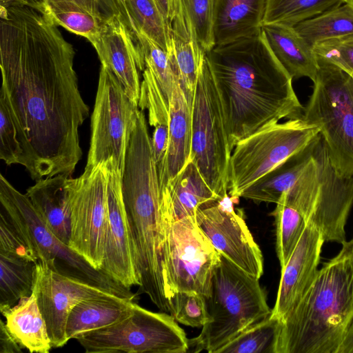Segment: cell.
<instances>
[{
    "instance_id": "obj_1",
    "label": "cell",
    "mask_w": 353,
    "mask_h": 353,
    "mask_svg": "<svg viewBox=\"0 0 353 353\" xmlns=\"http://www.w3.org/2000/svg\"><path fill=\"white\" fill-rule=\"evenodd\" d=\"M0 94L17 129L23 165L36 181L71 176L82 156L79 130L89 114L74 48L30 7L0 6Z\"/></svg>"
},
{
    "instance_id": "obj_2",
    "label": "cell",
    "mask_w": 353,
    "mask_h": 353,
    "mask_svg": "<svg viewBox=\"0 0 353 353\" xmlns=\"http://www.w3.org/2000/svg\"><path fill=\"white\" fill-rule=\"evenodd\" d=\"M218 90L229 145L281 119L303 117L293 79L261 30L206 52Z\"/></svg>"
},
{
    "instance_id": "obj_3",
    "label": "cell",
    "mask_w": 353,
    "mask_h": 353,
    "mask_svg": "<svg viewBox=\"0 0 353 353\" xmlns=\"http://www.w3.org/2000/svg\"><path fill=\"white\" fill-rule=\"evenodd\" d=\"M353 320V238L281 322L274 353H337Z\"/></svg>"
},
{
    "instance_id": "obj_4",
    "label": "cell",
    "mask_w": 353,
    "mask_h": 353,
    "mask_svg": "<svg viewBox=\"0 0 353 353\" xmlns=\"http://www.w3.org/2000/svg\"><path fill=\"white\" fill-rule=\"evenodd\" d=\"M205 303L210 321L196 337L189 339V347L194 352L205 350L215 353L241 332L272 313L259 279L222 255L213 273Z\"/></svg>"
},
{
    "instance_id": "obj_5",
    "label": "cell",
    "mask_w": 353,
    "mask_h": 353,
    "mask_svg": "<svg viewBox=\"0 0 353 353\" xmlns=\"http://www.w3.org/2000/svg\"><path fill=\"white\" fill-rule=\"evenodd\" d=\"M1 213L39 261L63 274L80 279L134 299L130 289L120 285L60 240L46 225L26 194L0 175Z\"/></svg>"
},
{
    "instance_id": "obj_6",
    "label": "cell",
    "mask_w": 353,
    "mask_h": 353,
    "mask_svg": "<svg viewBox=\"0 0 353 353\" xmlns=\"http://www.w3.org/2000/svg\"><path fill=\"white\" fill-rule=\"evenodd\" d=\"M318 64L303 117L319 128L337 173L353 176V78L332 64Z\"/></svg>"
},
{
    "instance_id": "obj_7",
    "label": "cell",
    "mask_w": 353,
    "mask_h": 353,
    "mask_svg": "<svg viewBox=\"0 0 353 353\" xmlns=\"http://www.w3.org/2000/svg\"><path fill=\"white\" fill-rule=\"evenodd\" d=\"M320 134L318 126L303 117L266 125L238 141L229 165V194L241 193L291 157L301 153Z\"/></svg>"
},
{
    "instance_id": "obj_8",
    "label": "cell",
    "mask_w": 353,
    "mask_h": 353,
    "mask_svg": "<svg viewBox=\"0 0 353 353\" xmlns=\"http://www.w3.org/2000/svg\"><path fill=\"white\" fill-rule=\"evenodd\" d=\"M231 154L219 94L205 57L192 99L190 159L220 196L228 190Z\"/></svg>"
},
{
    "instance_id": "obj_9",
    "label": "cell",
    "mask_w": 353,
    "mask_h": 353,
    "mask_svg": "<svg viewBox=\"0 0 353 353\" xmlns=\"http://www.w3.org/2000/svg\"><path fill=\"white\" fill-rule=\"evenodd\" d=\"M176 322L170 314L152 312L134 302L121 321L77 340L86 353H185L189 339Z\"/></svg>"
},
{
    "instance_id": "obj_10",
    "label": "cell",
    "mask_w": 353,
    "mask_h": 353,
    "mask_svg": "<svg viewBox=\"0 0 353 353\" xmlns=\"http://www.w3.org/2000/svg\"><path fill=\"white\" fill-rule=\"evenodd\" d=\"M314 163L305 179L300 211L326 242L343 243L353 205V176L343 177L334 168L319 134L313 143Z\"/></svg>"
},
{
    "instance_id": "obj_11",
    "label": "cell",
    "mask_w": 353,
    "mask_h": 353,
    "mask_svg": "<svg viewBox=\"0 0 353 353\" xmlns=\"http://www.w3.org/2000/svg\"><path fill=\"white\" fill-rule=\"evenodd\" d=\"M138 108L116 77L101 65L91 116L90 143L85 168L94 167L112 159L123 173Z\"/></svg>"
},
{
    "instance_id": "obj_12",
    "label": "cell",
    "mask_w": 353,
    "mask_h": 353,
    "mask_svg": "<svg viewBox=\"0 0 353 353\" xmlns=\"http://www.w3.org/2000/svg\"><path fill=\"white\" fill-rule=\"evenodd\" d=\"M106 183L105 162L85 168L81 176H70L68 180L70 212L68 245L98 270L103 261Z\"/></svg>"
},
{
    "instance_id": "obj_13",
    "label": "cell",
    "mask_w": 353,
    "mask_h": 353,
    "mask_svg": "<svg viewBox=\"0 0 353 353\" xmlns=\"http://www.w3.org/2000/svg\"><path fill=\"white\" fill-rule=\"evenodd\" d=\"M168 254L169 280L173 294L194 291L208 297L221 255L199 227L195 215L172 221Z\"/></svg>"
},
{
    "instance_id": "obj_14",
    "label": "cell",
    "mask_w": 353,
    "mask_h": 353,
    "mask_svg": "<svg viewBox=\"0 0 353 353\" xmlns=\"http://www.w3.org/2000/svg\"><path fill=\"white\" fill-rule=\"evenodd\" d=\"M235 199L227 192L218 200L200 206L196 220L221 255L259 279L263 274L262 252L248 228L243 211L234 208Z\"/></svg>"
},
{
    "instance_id": "obj_15",
    "label": "cell",
    "mask_w": 353,
    "mask_h": 353,
    "mask_svg": "<svg viewBox=\"0 0 353 353\" xmlns=\"http://www.w3.org/2000/svg\"><path fill=\"white\" fill-rule=\"evenodd\" d=\"M32 292L46 321L52 347H61L68 341L66 323L77 304L92 298L123 297L107 288L53 270L41 261L36 264Z\"/></svg>"
},
{
    "instance_id": "obj_16",
    "label": "cell",
    "mask_w": 353,
    "mask_h": 353,
    "mask_svg": "<svg viewBox=\"0 0 353 353\" xmlns=\"http://www.w3.org/2000/svg\"><path fill=\"white\" fill-rule=\"evenodd\" d=\"M105 163L107 216L101 270L120 285L130 289L133 285L139 286V281L123 197V174L112 159L105 161Z\"/></svg>"
},
{
    "instance_id": "obj_17",
    "label": "cell",
    "mask_w": 353,
    "mask_h": 353,
    "mask_svg": "<svg viewBox=\"0 0 353 353\" xmlns=\"http://www.w3.org/2000/svg\"><path fill=\"white\" fill-rule=\"evenodd\" d=\"M101 65L116 77L129 99L138 106L141 82L139 70H145L144 57L132 33L119 16L113 14L92 44Z\"/></svg>"
},
{
    "instance_id": "obj_18",
    "label": "cell",
    "mask_w": 353,
    "mask_h": 353,
    "mask_svg": "<svg viewBox=\"0 0 353 353\" xmlns=\"http://www.w3.org/2000/svg\"><path fill=\"white\" fill-rule=\"evenodd\" d=\"M325 242L320 231L307 223L288 263L281 268L272 316L283 321L309 290L319 270Z\"/></svg>"
},
{
    "instance_id": "obj_19",
    "label": "cell",
    "mask_w": 353,
    "mask_h": 353,
    "mask_svg": "<svg viewBox=\"0 0 353 353\" xmlns=\"http://www.w3.org/2000/svg\"><path fill=\"white\" fill-rule=\"evenodd\" d=\"M192 99L188 97L177 81L170 101L166 157L163 167L158 171L161 192L189 161L192 145Z\"/></svg>"
},
{
    "instance_id": "obj_20",
    "label": "cell",
    "mask_w": 353,
    "mask_h": 353,
    "mask_svg": "<svg viewBox=\"0 0 353 353\" xmlns=\"http://www.w3.org/2000/svg\"><path fill=\"white\" fill-rule=\"evenodd\" d=\"M268 0H215V46L258 34L261 30Z\"/></svg>"
},
{
    "instance_id": "obj_21",
    "label": "cell",
    "mask_w": 353,
    "mask_h": 353,
    "mask_svg": "<svg viewBox=\"0 0 353 353\" xmlns=\"http://www.w3.org/2000/svg\"><path fill=\"white\" fill-rule=\"evenodd\" d=\"M69 176L58 174L39 179L26 193L46 225L67 245L70 236Z\"/></svg>"
},
{
    "instance_id": "obj_22",
    "label": "cell",
    "mask_w": 353,
    "mask_h": 353,
    "mask_svg": "<svg viewBox=\"0 0 353 353\" xmlns=\"http://www.w3.org/2000/svg\"><path fill=\"white\" fill-rule=\"evenodd\" d=\"M274 55L291 77L314 80L319 64L311 47L294 30L281 24L261 27Z\"/></svg>"
},
{
    "instance_id": "obj_23",
    "label": "cell",
    "mask_w": 353,
    "mask_h": 353,
    "mask_svg": "<svg viewBox=\"0 0 353 353\" xmlns=\"http://www.w3.org/2000/svg\"><path fill=\"white\" fill-rule=\"evenodd\" d=\"M134 299L121 296L97 297L83 300L77 304L68 317L65 328L67 339L112 325L127 316Z\"/></svg>"
},
{
    "instance_id": "obj_24",
    "label": "cell",
    "mask_w": 353,
    "mask_h": 353,
    "mask_svg": "<svg viewBox=\"0 0 353 353\" xmlns=\"http://www.w3.org/2000/svg\"><path fill=\"white\" fill-rule=\"evenodd\" d=\"M1 313L6 320L8 329L23 349L31 353L50 351L52 345L46 323L32 292Z\"/></svg>"
},
{
    "instance_id": "obj_25",
    "label": "cell",
    "mask_w": 353,
    "mask_h": 353,
    "mask_svg": "<svg viewBox=\"0 0 353 353\" xmlns=\"http://www.w3.org/2000/svg\"><path fill=\"white\" fill-rule=\"evenodd\" d=\"M162 191L168 194L174 220L194 216L200 206L221 197L210 188L190 159Z\"/></svg>"
},
{
    "instance_id": "obj_26",
    "label": "cell",
    "mask_w": 353,
    "mask_h": 353,
    "mask_svg": "<svg viewBox=\"0 0 353 353\" xmlns=\"http://www.w3.org/2000/svg\"><path fill=\"white\" fill-rule=\"evenodd\" d=\"M312 143L304 151L291 157L245 189L240 197L258 204L262 202L276 203L308 165L312 157Z\"/></svg>"
},
{
    "instance_id": "obj_27",
    "label": "cell",
    "mask_w": 353,
    "mask_h": 353,
    "mask_svg": "<svg viewBox=\"0 0 353 353\" xmlns=\"http://www.w3.org/2000/svg\"><path fill=\"white\" fill-rule=\"evenodd\" d=\"M37 263L28 256L0 251L1 312L32 294Z\"/></svg>"
},
{
    "instance_id": "obj_28",
    "label": "cell",
    "mask_w": 353,
    "mask_h": 353,
    "mask_svg": "<svg viewBox=\"0 0 353 353\" xmlns=\"http://www.w3.org/2000/svg\"><path fill=\"white\" fill-rule=\"evenodd\" d=\"M311 46L323 41L353 34V7L345 2L294 26Z\"/></svg>"
},
{
    "instance_id": "obj_29",
    "label": "cell",
    "mask_w": 353,
    "mask_h": 353,
    "mask_svg": "<svg viewBox=\"0 0 353 353\" xmlns=\"http://www.w3.org/2000/svg\"><path fill=\"white\" fill-rule=\"evenodd\" d=\"M38 12L56 26L86 38L92 44L98 39L107 20L68 0L49 1Z\"/></svg>"
},
{
    "instance_id": "obj_30",
    "label": "cell",
    "mask_w": 353,
    "mask_h": 353,
    "mask_svg": "<svg viewBox=\"0 0 353 353\" xmlns=\"http://www.w3.org/2000/svg\"><path fill=\"white\" fill-rule=\"evenodd\" d=\"M172 38L168 57L182 89L189 98L193 99L206 52L195 38L183 39L172 34Z\"/></svg>"
},
{
    "instance_id": "obj_31",
    "label": "cell",
    "mask_w": 353,
    "mask_h": 353,
    "mask_svg": "<svg viewBox=\"0 0 353 353\" xmlns=\"http://www.w3.org/2000/svg\"><path fill=\"white\" fill-rule=\"evenodd\" d=\"M345 2L346 0H268L263 25L294 27Z\"/></svg>"
},
{
    "instance_id": "obj_32",
    "label": "cell",
    "mask_w": 353,
    "mask_h": 353,
    "mask_svg": "<svg viewBox=\"0 0 353 353\" xmlns=\"http://www.w3.org/2000/svg\"><path fill=\"white\" fill-rule=\"evenodd\" d=\"M276 227V251L281 268L292 254L307 225L303 214L294 207L280 199L271 213Z\"/></svg>"
},
{
    "instance_id": "obj_33",
    "label": "cell",
    "mask_w": 353,
    "mask_h": 353,
    "mask_svg": "<svg viewBox=\"0 0 353 353\" xmlns=\"http://www.w3.org/2000/svg\"><path fill=\"white\" fill-rule=\"evenodd\" d=\"M281 322L270 314L248 327L215 353H274Z\"/></svg>"
},
{
    "instance_id": "obj_34",
    "label": "cell",
    "mask_w": 353,
    "mask_h": 353,
    "mask_svg": "<svg viewBox=\"0 0 353 353\" xmlns=\"http://www.w3.org/2000/svg\"><path fill=\"white\" fill-rule=\"evenodd\" d=\"M128 1L138 34L141 33L146 35L168 54L172 45V30L155 0Z\"/></svg>"
},
{
    "instance_id": "obj_35",
    "label": "cell",
    "mask_w": 353,
    "mask_h": 353,
    "mask_svg": "<svg viewBox=\"0 0 353 353\" xmlns=\"http://www.w3.org/2000/svg\"><path fill=\"white\" fill-rule=\"evenodd\" d=\"M137 43L165 98L170 101L172 90L179 78L172 65L168 53L146 35L139 33Z\"/></svg>"
},
{
    "instance_id": "obj_36",
    "label": "cell",
    "mask_w": 353,
    "mask_h": 353,
    "mask_svg": "<svg viewBox=\"0 0 353 353\" xmlns=\"http://www.w3.org/2000/svg\"><path fill=\"white\" fill-rule=\"evenodd\" d=\"M192 32L205 52L215 46L214 14L215 0H182Z\"/></svg>"
},
{
    "instance_id": "obj_37",
    "label": "cell",
    "mask_w": 353,
    "mask_h": 353,
    "mask_svg": "<svg viewBox=\"0 0 353 353\" xmlns=\"http://www.w3.org/2000/svg\"><path fill=\"white\" fill-rule=\"evenodd\" d=\"M138 107L143 111L148 110V122L151 126L169 125L170 101L148 67L143 71Z\"/></svg>"
},
{
    "instance_id": "obj_38",
    "label": "cell",
    "mask_w": 353,
    "mask_h": 353,
    "mask_svg": "<svg viewBox=\"0 0 353 353\" xmlns=\"http://www.w3.org/2000/svg\"><path fill=\"white\" fill-rule=\"evenodd\" d=\"M170 314L185 325L201 327L210 321L205 297L194 291L175 292L170 299Z\"/></svg>"
},
{
    "instance_id": "obj_39",
    "label": "cell",
    "mask_w": 353,
    "mask_h": 353,
    "mask_svg": "<svg viewBox=\"0 0 353 353\" xmlns=\"http://www.w3.org/2000/svg\"><path fill=\"white\" fill-rule=\"evenodd\" d=\"M0 158L8 165H23V152L8 103L0 94Z\"/></svg>"
},
{
    "instance_id": "obj_40",
    "label": "cell",
    "mask_w": 353,
    "mask_h": 353,
    "mask_svg": "<svg viewBox=\"0 0 353 353\" xmlns=\"http://www.w3.org/2000/svg\"><path fill=\"white\" fill-rule=\"evenodd\" d=\"M313 50L318 61L332 64L353 78V34L323 41Z\"/></svg>"
},
{
    "instance_id": "obj_41",
    "label": "cell",
    "mask_w": 353,
    "mask_h": 353,
    "mask_svg": "<svg viewBox=\"0 0 353 353\" xmlns=\"http://www.w3.org/2000/svg\"><path fill=\"white\" fill-rule=\"evenodd\" d=\"M171 27L172 34L183 39L194 38L186 19L182 0H155Z\"/></svg>"
},
{
    "instance_id": "obj_42",
    "label": "cell",
    "mask_w": 353,
    "mask_h": 353,
    "mask_svg": "<svg viewBox=\"0 0 353 353\" xmlns=\"http://www.w3.org/2000/svg\"><path fill=\"white\" fill-rule=\"evenodd\" d=\"M60 0H0V6H9L12 5H21L30 7L37 11L49 1ZM74 1L92 14L108 19L113 14H117L115 8L111 0H68Z\"/></svg>"
},
{
    "instance_id": "obj_43",
    "label": "cell",
    "mask_w": 353,
    "mask_h": 353,
    "mask_svg": "<svg viewBox=\"0 0 353 353\" xmlns=\"http://www.w3.org/2000/svg\"><path fill=\"white\" fill-rule=\"evenodd\" d=\"M169 140V125H158L154 127L151 144L154 161L159 171L163 165Z\"/></svg>"
},
{
    "instance_id": "obj_44",
    "label": "cell",
    "mask_w": 353,
    "mask_h": 353,
    "mask_svg": "<svg viewBox=\"0 0 353 353\" xmlns=\"http://www.w3.org/2000/svg\"><path fill=\"white\" fill-rule=\"evenodd\" d=\"M111 1L114 5L117 15L119 16L137 41L138 31L128 0H111Z\"/></svg>"
},
{
    "instance_id": "obj_45",
    "label": "cell",
    "mask_w": 353,
    "mask_h": 353,
    "mask_svg": "<svg viewBox=\"0 0 353 353\" xmlns=\"http://www.w3.org/2000/svg\"><path fill=\"white\" fill-rule=\"evenodd\" d=\"M16 338L8 329L6 323L1 320L0 353H19L23 350Z\"/></svg>"
},
{
    "instance_id": "obj_46",
    "label": "cell",
    "mask_w": 353,
    "mask_h": 353,
    "mask_svg": "<svg viewBox=\"0 0 353 353\" xmlns=\"http://www.w3.org/2000/svg\"><path fill=\"white\" fill-rule=\"evenodd\" d=\"M337 353H353V320L346 330Z\"/></svg>"
},
{
    "instance_id": "obj_47",
    "label": "cell",
    "mask_w": 353,
    "mask_h": 353,
    "mask_svg": "<svg viewBox=\"0 0 353 353\" xmlns=\"http://www.w3.org/2000/svg\"><path fill=\"white\" fill-rule=\"evenodd\" d=\"M346 2L353 7V0H346Z\"/></svg>"
}]
</instances>
